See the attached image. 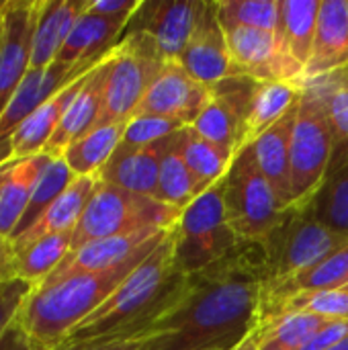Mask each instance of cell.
<instances>
[{
  "label": "cell",
  "instance_id": "44dd1931",
  "mask_svg": "<svg viewBox=\"0 0 348 350\" xmlns=\"http://www.w3.org/2000/svg\"><path fill=\"white\" fill-rule=\"evenodd\" d=\"M127 23L129 18L103 16L86 8V12L76 21L55 62L76 66V64L105 59L123 39Z\"/></svg>",
  "mask_w": 348,
  "mask_h": 350
},
{
  "label": "cell",
  "instance_id": "9a60e30c",
  "mask_svg": "<svg viewBox=\"0 0 348 350\" xmlns=\"http://www.w3.org/2000/svg\"><path fill=\"white\" fill-rule=\"evenodd\" d=\"M178 64L205 86H213L228 76H234L226 33L217 16V0H205Z\"/></svg>",
  "mask_w": 348,
  "mask_h": 350
},
{
  "label": "cell",
  "instance_id": "7a4b0ae2",
  "mask_svg": "<svg viewBox=\"0 0 348 350\" xmlns=\"http://www.w3.org/2000/svg\"><path fill=\"white\" fill-rule=\"evenodd\" d=\"M187 283L189 275L174 265V228H170L160 246L96 312L72 330L64 345L142 338L180 301Z\"/></svg>",
  "mask_w": 348,
  "mask_h": 350
},
{
  "label": "cell",
  "instance_id": "5bb4252c",
  "mask_svg": "<svg viewBox=\"0 0 348 350\" xmlns=\"http://www.w3.org/2000/svg\"><path fill=\"white\" fill-rule=\"evenodd\" d=\"M101 62H86V64H76V66L53 62L51 66L43 70H29L27 78L23 80V84L10 98L4 113L0 115V164L10 162L8 139L16 131V127L27 117H31L45 100H49L55 92H59L70 82L94 70Z\"/></svg>",
  "mask_w": 348,
  "mask_h": 350
},
{
  "label": "cell",
  "instance_id": "ab89813d",
  "mask_svg": "<svg viewBox=\"0 0 348 350\" xmlns=\"http://www.w3.org/2000/svg\"><path fill=\"white\" fill-rule=\"evenodd\" d=\"M185 129L183 123L178 121H170V119H160V117H131L125 125L123 131V139L121 146L127 148H144V146H152L168 135H172L174 131Z\"/></svg>",
  "mask_w": 348,
  "mask_h": 350
},
{
  "label": "cell",
  "instance_id": "f1b7e54d",
  "mask_svg": "<svg viewBox=\"0 0 348 350\" xmlns=\"http://www.w3.org/2000/svg\"><path fill=\"white\" fill-rule=\"evenodd\" d=\"M348 281V240L326 254L322 260L312 265L310 269L297 273L295 277L263 289L260 304H271L277 299H285L295 293L304 291H324V289H343V285Z\"/></svg>",
  "mask_w": 348,
  "mask_h": 350
},
{
  "label": "cell",
  "instance_id": "7bdbcfd3",
  "mask_svg": "<svg viewBox=\"0 0 348 350\" xmlns=\"http://www.w3.org/2000/svg\"><path fill=\"white\" fill-rule=\"evenodd\" d=\"M142 0H90L88 10L103 16H117V18H131Z\"/></svg>",
  "mask_w": 348,
  "mask_h": 350
},
{
  "label": "cell",
  "instance_id": "ee69618b",
  "mask_svg": "<svg viewBox=\"0 0 348 350\" xmlns=\"http://www.w3.org/2000/svg\"><path fill=\"white\" fill-rule=\"evenodd\" d=\"M142 338L131 340H86L74 345H62L57 350H139Z\"/></svg>",
  "mask_w": 348,
  "mask_h": 350
},
{
  "label": "cell",
  "instance_id": "5b68a950",
  "mask_svg": "<svg viewBox=\"0 0 348 350\" xmlns=\"http://www.w3.org/2000/svg\"><path fill=\"white\" fill-rule=\"evenodd\" d=\"M347 240L348 236L320 224L306 205L293 203L285 207L275 228L260 240L265 252L263 289L275 287L310 269Z\"/></svg>",
  "mask_w": 348,
  "mask_h": 350
},
{
  "label": "cell",
  "instance_id": "8d00e7d4",
  "mask_svg": "<svg viewBox=\"0 0 348 350\" xmlns=\"http://www.w3.org/2000/svg\"><path fill=\"white\" fill-rule=\"evenodd\" d=\"M304 205L320 224L348 236V164L328 174L324 185Z\"/></svg>",
  "mask_w": 348,
  "mask_h": 350
},
{
  "label": "cell",
  "instance_id": "484cf974",
  "mask_svg": "<svg viewBox=\"0 0 348 350\" xmlns=\"http://www.w3.org/2000/svg\"><path fill=\"white\" fill-rule=\"evenodd\" d=\"M96 185H98V174L76 176L68 185V189L49 205V209L21 238H16L12 242V246H25V244H31V242L41 240L45 236L74 232V228L78 226Z\"/></svg>",
  "mask_w": 348,
  "mask_h": 350
},
{
  "label": "cell",
  "instance_id": "30bf717a",
  "mask_svg": "<svg viewBox=\"0 0 348 350\" xmlns=\"http://www.w3.org/2000/svg\"><path fill=\"white\" fill-rule=\"evenodd\" d=\"M258 82L250 76L234 74L209 86L211 98L191 129L234 158L244 148L246 121Z\"/></svg>",
  "mask_w": 348,
  "mask_h": 350
},
{
  "label": "cell",
  "instance_id": "f907efd6",
  "mask_svg": "<svg viewBox=\"0 0 348 350\" xmlns=\"http://www.w3.org/2000/svg\"><path fill=\"white\" fill-rule=\"evenodd\" d=\"M6 168H8V162L0 164V183H2V176H4V172H6Z\"/></svg>",
  "mask_w": 348,
  "mask_h": 350
},
{
  "label": "cell",
  "instance_id": "f6af8a7d",
  "mask_svg": "<svg viewBox=\"0 0 348 350\" xmlns=\"http://www.w3.org/2000/svg\"><path fill=\"white\" fill-rule=\"evenodd\" d=\"M0 350H35L27 334L23 332L18 320L0 332Z\"/></svg>",
  "mask_w": 348,
  "mask_h": 350
},
{
  "label": "cell",
  "instance_id": "e0dca14e",
  "mask_svg": "<svg viewBox=\"0 0 348 350\" xmlns=\"http://www.w3.org/2000/svg\"><path fill=\"white\" fill-rule=\"evenodd\" d=\"M113 51L86 76L82 88L70 103L57 131L49 139L43 154H47L51 158H59L74 142H78L80 137H84L88 131H92L96 127L101 111H103L105 86H107V78H109V70H111Z\"/></svg>",
  "mask_w": 348,
  "mask_h": 350
},
{
  "label": "cell",
  "instance_id": "d6a6232c",
  "mask_svg": "<svg viewBox=\"0 0 348 350\" xmlns=\"http://www.w3.org/2000/svg\"><path fill=\"white\" fill-rule=\"evenodd\" d=\"M127 123H111V125H101L88 131L84 137L74 142L62 158L74 172V176H88V174H98L103 166L111 160L115 150L119 148L123 139Z\"/></svg>",
  "mask_w": 348,
  "mask_h": 350
},
{
  "label": "cell",
  "instance_id": "277c9868",
  "mask_svg": "<svg viewBox=\"0 0 348 350\" xmlns=\"http://www.w3.org/2000/svg\"><path fill=\"white\" fill-rule=\"evenodd\" d=\"M180 209L160 203L152 197L129 193L115 185H98L72 234V250L117 236H129L137 232H164L178 224ZM70 250V252H72Z\"/></svg>",
  "mask_w": 348,
  "mask_h": 350
},
{
  "label": "cell",
  "instance_id": "cb8c5ba5",
  "mask_svg": "<svg viewBox=\"0 0 348 350\" xmlns=\"http://www.w3.org/2000/svg\"><path fill=\"white\" fill-rule=\"evenodd\" d=\"M88 4L90 0H41L33 37L31 70H43L57 59V53Z\"/></svg>",
  "mask_w": 348,
  "mask_h": 350
},
{
  "label": "cell",
  "instance_id": "11a10c76",
  "mask_svg": "<svg viewBox=\"0 0 348 350\" xmlns=\"http://www.w3.org/2000/svg\"><path fill=\"white\" fill-rule=\"evenodd\" d=\"M209 350H217V349H209Z\"/></svg>",
  "mask_w": 348,
  "mask_h": 350
},
{
  "label": "cell",
  "instance_id": "74e56055",
  "mask_svg": "<svg viewBox=\"0 0 348 350\" xmlns=\"http://www.w3.org/2000/svg\"><path fill=\"white\" fill-rule=\"evenodd\" d=\"M183 154L201 193H205L209 187L219 183L228 174L232 160H234L226 152H222L217 146H213L211 142L201 137L197 131H193L191 127L185 129Z\"/></svg>",
  "mask_w": 348,
  "mask_h": 350
},
{
  "label": "cell",
  "instance_id": "d590c367",
  "mask_svg": "<svg viewBox=\"0 0 348 350\" xmlns=\"http://www.w3.org/2000/svg\"><path fill=\"white\" fill-rule=\"evenodd\" d=\"M74 172L70 170V166L66 164V160L59 156V158H51L47 160L37 185H35V191L31 195V201L14 230V234L10 236V242H14L16 238H21L47 209L49 205L68 189V185L74 180Z\"/></svg>",
  "mask_w": 348,
  "mask_h": 350
},
{
  "label": "cell",
  "instance_id": "8992f818",
  "mask_svg": "<svg viewBox=\"0 0 348 350\" xmlns=\"http://www.w3.org/2000/svg\"><path fill=\"white\" fill-rule=\"evenodd\" d=\"M238 236L230 228L222 180L199 195L174 226V265L185 273H199L234 250Z\"/></svg>",
  "mask_w": 348,
  "mask_h": 350
},
{
  "label": "cell",
  "instance_id": "7dc6e473",
  "mask_svg": "<svg viewBox=\"0 0 348 350\" xmlns=\"http://www.w3.org/2000/svg\"><path fill=\"white\" fill-rule=\"evenodd\" d=\"M234 350H258V332H250Z\"/></svg>",
  "mask_w": 348,
  "mask_h": 350
},
{
  "label": "cell",
  "instance_id": "9c48e42d",
  "mask_svg": "<svg viewBox=\"0 0 348 350\" xmlns=\"http://www.w3.org/2000/svg\"><path fill=\"white\" fill-rule=\"evenodd\" d=\"M222 185L228 221L238 240L260 242L279 221L283 207L256 164L252 144L234 156Z\"/></svg>",
  "mask_w": 348,
  "mask_h": 350
},
{
  "label": "cell",
  "instance_id": "4316f807",
  "mask_svg": "<svg viewBox=\"0 0 348 350\" xmlns=\"http://www.w3.org/2000/svg\"><path fill=\"white\" fill-rule=\"evenodd\" d=\"M47 160V154H39L8 162L0 183V236L10 240L14 234Z\"/></svg>",
  "mask_w": 348,
  "mask_h": 350
},
{
  "label": "cell",
  "instance_id": "ffe728a7",
  "mask_svg": "<svg viewBox=\"0 0 348 350\" xmlns=\"http://www.w3.org/2000/svg\"><path fill=\"white\" fill-rule=\"evenodd\" d=\"M88 74H84L78 80L70 82L68 86H64L59 92H55L49 100H45L31 117H27L16 127V131L8 139V160H23V158L39 156L45 152L49 139L57 131L70 103L82 88Z\"/></svg>",
  "mask_w": 348,
  "mask_h": 350
},
{
  "label": "cell",
  "instance_id": "f5cc1de1",
  "mask_svg": "<svg viewBox=\"0 0 348 350\" xmlns=\"http://www.w3.org/2000/svg\"><path fill=\"white\" fill-rule=\"evenodd\" d=\"M343 291H345V293H348V281L345 283V285H343Z\"/></svg>",
  "mask_w": 348,
  "mask_h": 350
},
{
  "label": "cell",
  "instance_id": "7402d4cb",
  "mask_svg": "<svg viewBox=\"0 0 348 350\" xmlns=\"http://www.w3.org/2000/svg\"><path fill=\"white\" fill-rule=\"evenodd\" d=\"M156 234H160V232L148 230V232H137V234L117 236V238H105V240L84 244V246L72 250L41 285H51V283L64 281L68 277L82 275V273H98V271L113 269V267L121 265L123 260H127L131 254H135Z\"/></svg>",
  "mask_w": 348,
  "mask_h": 350
},
{
  "label": "cell",
  "instance_id": "ac0fdd59",
  "mask_svg": "<svg viewBox=\"0 0 348 350\" xmlns=\"http://www.w3.org/2000/svg\"><path fill=\"white\" fill-rule=\"evenodd\" d=\"M226 33L228 53L234 74L250 76L254 80H287L285 68L277 53L275 35L242 25H222Z\"/></svg>",
  "mask_w": 348,
  "mask_h": 350
},
{
  "label": "cell",
  "instance_id": "3957f363",
  "mask_svg": "<svg viewBox=\"0 0 348 350\" xmlns=\"http://www.w3.org/2000/svg\"><path fill=\"white\" fill-rule=\"evenodd\" d=\"M168 230L156 234L135 254L113 269L82 273L51 285L35 287L16 318L35 350L59 349L72 330L92 312H96L117 291V287L160 246Z\"/></svg>",
  "mask_w": 348,
  "mask_h": 350
},
{
  "label": "cell",
  "instance_id": "db71d44e",
  "mask_svg": "<svg viewBox=\"0 0 348 350\" xmlns=\"http://www.w3.org/2000/svg\"><path fill=\"white\" fill-rule=\"evenodd\" d=\"M0 29H2V12H0Z\"/></svg>",
  "mask_w": 348,
  "mask_h": 350
},
{
  "label": "cell",
  "instance_id": "603a6c76",
  "mask_svg": "<svg viewBox=\"0 0 348 350\" xmlns=\"http://www.w3.org/2000/svg\"><path fill=\"white\" fill-rule=\"evenodd\" d=\"M162 148L164 139L144 148H127L119 144L111 160L98 172V178L129 193L156 199Z\"/></svg>",
  "mask_w": 348,
  "mask_h": 350
},
{
  "label": "cell",
  "instance_id": "6da1fadb",
  "mask_svg": "<svg viewBox=\"0 0 348 350\" xmlns=\"http://www.w3.org/2000/svg\"><path fill=\"white\" fill-rule=\"evenodd\" d=\"M263 285L260 242L238 240L230 254L189 275L185 295L142 336L139 350H234L258 328Z\"/></svg>",
  "mask_w": 348,
  "mask_h": 350
},
{
  "label": "cell",
  "instance_id": "2e32d148",
  "mask_svg": "<svg viewBox=\"0 0 348 350\" xmlns=\"http://www.w3.org/2000/svg\"><path fill=\"white\" fill-rule=\"evenodd\" d=\"M320 2L322 0H279L275 43L289 82H304V72L314 51Z\"/></svg>",
  "mask_w": 348,
  "mask_h": 350
},
{
  "label": "cell",
  "instance_id": "b9f144b4",
  "mask_svg": "<svg viewBox=\"0 0 348 350\" xmlns=\"http://www.w3.org/2000/svg\"><path fill=\"white\" fill-rule=\"evenodd\" d=\"M348 336V320L326 322L299 350H328Z\"/></svg>",
  "mask_w": 348,
  "mask_h": 350
},
{
  "label": "cell",
  "instance_id": "7c38bea8",
  "mask_svg": "<svg viewBox=\"0 0 348 350\" xmlns=\"http://www.w3.org/2000/svg\"><path fill=\"white\" fill-rule=\"evenodd\" d=\"M205 0H142L123 35H150L168 62H178L185 51Z\"/></svg>",
  "mask_w": 348,
  "mask_h": 350
},
{
  "label": "cell",
  "instance_id": "52a82bcc",
  "mask_svg": "<svg viewBox=\"0 0 348 350\" xmlns=\"http://www.w3.org/2000/svg\"><path fill=\"white\" fill-rule=\"evenodd\" d=\"M158 43L146 33L123 35L113 51L111 70L105 86L103 111L96 127L127 123L142 98L166 66Z\"/></svg>",
  "mask_w": 348,
  "mask_h": 350
},
{
  "label": "cell",
  "instance_id": "d4e9b609",
  "mask_svg": "<svg viewBox=\"0 0 348 350\" xmlns=\"http://www.w3.org/2000/svg\"><path fill=\"white\" fill-rule=\"evenodd\" d=\"M297 115V105L277 121L265 135H260L254 146V156L260 172L269 180L281 207L293 205L291 197V131Z\"/></svg>",
  "mask_w": 348,
  "mask_h": 350
},
{
  "label": "cell",
  "instance_id": "4fadbf2b",
  "mask_svg": "<svg viewBox=\"0 0 348 350\" xmlns=\"http://www.w3.org/2000/svg\"><path fill=\"white\" fill-rule=\"evenodd\" d=\"M211 98V88L197 82L178 62H166L133 117H160L191 127Z\"/></svg>",
  "mask_w": 348,
  "mask_h": 350
},
{
  "label": "cell",
  "instance_id": "d6986e66",
  "mask_svg": "<svg viewBox=\"0 0 348 350\" xmlns=\"http://www.w3.org/2000/svg\"><path fill=\"white\" fill-rule=\"evenodd\" d=\"M348 66V0H322L318 29L304 82L318 80ZM302 82V84H304Z\"/></svg>",
  "mask_w": 348,
  "mask_h": 350
},
{
  "label": "cell",
  "instance_id": "8fae6325",
  "mask_svg": "<svg viewBox=\"0 0 348 350\" xmlns=\"http://www.w3.org/2000/svg\"><path fill=\"white\" fill-rule=\"evenodd\" d=\"M41 0H6L0 29V115L31 70Z\"/></svg>",
  "mask_w": 348,
  "mask_h": 350
},
{
  "label": "cell",
  "instance_id": "f35d334b",
  "mask_svg": "<svg viewBox=\"0 0 348 350\" xmlns=\"http://www.w3.org/2000/svg\"><path fill=\"white\" fill-rule=\"evenodd\" d=\"M222 25H242L258 31H277L279 0H217Z\"/></svg>",
  "mask_w": 348,
  "mask_h": 350
},
{
  "label": "cell",
  "instance_id": "bcb514c9",
  "mask_svg": "<svg viewBox=\"0 0 348 350\" xmlns=\"http://www.w3.org/2000/svg\"><path fill=\"white\" fill-rule=\"evenodd\" d=\"M14 267H12V248L4 256H0V281H14Z\"/></svg>",
  "mask_w": 348,
  "mask_h": 350
},
{
  "label": "cell",
  "instance_id": "681fc988",
  "mask_svg": "<svg viewBox=\"0 0 348 350\" xmlns=\"http://www.w3.org/2000/svg\"><path fill=\"white\" fill-rule=\"evenodd\" d=\"M328 350H348V336L345 338V340H340L338 345H334L332 349H328Z\"/></svg>",
  "mask_w": 348,
  "mask_h": 350
},
{
  "label": "cell",
  "instance_id": "816d5d0a",
  "mask_svg": "<svg viewBox=\"0 0 348 350\" xmlns=\"http://www.w3.org/2000/svg\"><path fill=\"white\" fill-rule=\"evenodd\" d=\"M4 6H6V0H0V12L4 10Z\"/></svg>",
  "mask_w": 348,
  "mask_h": 350
},
{
  "label": "cell",
  "instance_id": "60d3db41",
  "mask_svg": "<svg viewBox=\"0 0 348 350\" xmlns=\"http://www.w3.org/2000/svg\"><path fill=\"white\" fill-rule=\"evenodd\" d=\"M35 285L23 279L0 281V332L16 322L27 297L33 293Z\"/></svg>",
  "mask_w": 348,
  "mask_h": 350
},
{
  "label": "cell",
  "instance_id": "83f0119b",
  "mask_svg": "<svg viewBox=\"0 0 348 350\" xmlns=\"http://www.w3.org/2000/svg\"><path fill=\"white\" fill-rule=\"evenodd\" d=\"M185 129L164 137L160 174H158V193H156V201L176 207L180 211L187 205H191L199 195H203L185 162V154H183Z\"/></svg>",
  "mask_w": 348,
  "mask_h": 350
},
{
  "label": "cell",
  "instance_id": "e575fe53",
  "mask_svg": "<svg viewBox=\"0 0 348 350\" xmlns=\"http://www.w3.org/2000/svg\"><path fill=\"white\" fill-rule=\"evenodd\" d=\"M326 322L314 314H283L258 324V350H299Z\"/></svg>",
  "mask_w": 348,
  "mask_h": 350
},
{
  "label": "cell",
  "instance_id": "4dcf8cb0",
  "mask_svg": "<svg viewBox=\"0 0 348 350\" xmlns=\"http://www.w3.org/2000/svg\"><path fill=\"white\" fill-rule=\"evenodd\" d=\"M72 234L74 232L53 234L25 246H12V267L16 279L29 281L35 287L41 285L70 254Z\"/></svg>",
  "mask_w": 348,
  "mask_h": 350
},
{
  "label": "cell",
  "instance_id": "1f68e13d",
  "mask_svg": "<svg viewBox=\"0 0 348 350\" xmlns=\"http://www.w3.org/2000/svg\"><path fill=\"white\" fill-rule=\"evenodd\" d=\"M314 86L326 107L332 133H334V156L330 162V172L348 164V66L336 70L328 76H322L312 82H304ZM302 84V86H304Z\"/></svg>",
  "mask_w": 348,
  "mask_h": 350
},
{
  "label": "cell",
  "instance_id": "836d02e7",
  "mask_svg": "<svg viewBox=\"0 0 348 350\" xmlns=\"http://www.w3.org/2000/svg\"><path fill=\"white\" fill-rule=\"evenodd\" d=\"M283 314H314L328 320H348V293L343 289L304 291L289 295L285 299L260 304L258 324Z\"/></svg>",
  "mask_w": 348,
  "mask_h": 350
},
{
  "label": "cell",
  "instance_id": "ba28073f",
  "mask_svg": "<svg viewBox=\"0 0 348 350\" xmlns=\"http://www.w3.org/2000/svg\"><path fill=\"white\" fill-rule=\"evenodd\" d=\"M334 156V133L320 92L304 84L291 131V197L308 203L324 185Z\"/></svg>",
  "mask_w": 348,
  "mask_h": 350
},
{
  "label": "cell",
  "instance_id": "c3c4849f",
  "mask_svg": "<svg viewBox=\"0 0 348 350\" xmlns=\"http://www.w3.org/2000/svg\"><path fill=\"white\" fill-rule=\"evenodd\" d=\"M10 248H12V242L8 238L0 236V256H4L6 252H10Z\"/></svg>",
  "mask_w": 348,
  "mask_h": 350
},
{
  "label": "cell",
  "instance_id": "f546056e",
  "mask_svg": "<svg viewBox=\"0 0 348 350\" xmlns=\"http://www.w3.org/2000/svg\"><path fill=\"white\" fill-rule=\"evenodd\" d=\"M302 90L304 86L297 82H283V80L258 82L246 121L244 146L254 144L277 121H281L299 103Z\"/></svg>",
  "mask_w": 348,
  "mask_h": 350
}]
</instances>
